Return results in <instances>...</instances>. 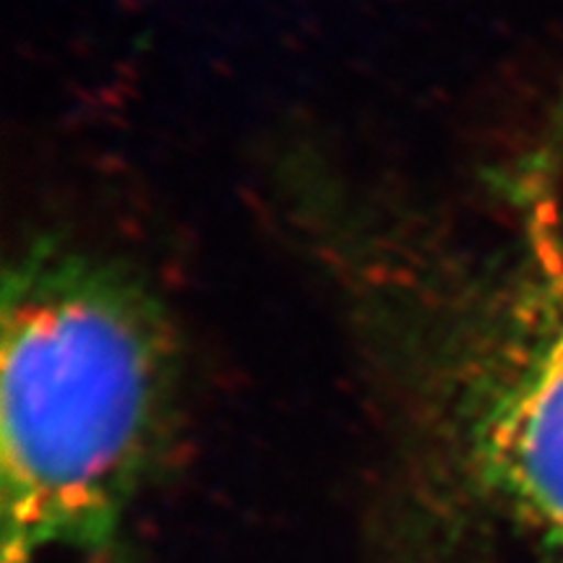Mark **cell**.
<instances>
[{
  "instance_id": "cell-1",
  "label": "cell",
  "mask_w": 563,
  "mask_h": 563,
  "mask_svg": "<svg viewBox=\"0 0 563 563\" xmlns=\"http://www.w3.org/2000/svg\"><path fill=\"white\" fill-rule=\"evenodd\" d=\"M0 475L5 540L102 525L167 418L170 319L123 264L60 241L5 266Z\"/></svg>"
},
{
  "instance_id": "cell-2",
  "label": "cell",
  "mask_w": 563,
  "mask_h": 563,
  "mask_svg": "<svg viewBox=\"0 0 563 563\" xmlns=\"http://www.w3.org/2000/svg\"><path fill=\"white\" fill-rule=\"evenodd\" d=\"M470 433L488 481L563 548V207L534 201L522 243L462 344Z\"/></svg>"
},
{
  "instance_id": "cell-3",
  "label": "cell",
  "mask_w": 563,
  "mask_h": 563,
  "mask_svg": "<svg viewBox=\"0 0 563 563\" xmlns=\"http://www.w3.org/2000/svg\"><path fill=\"white\" fill-rule=\"evenodd\" d=\"M30 545L19 543V540H5L3 545V563H26Z\"/></svg>"
}]
</instances>
